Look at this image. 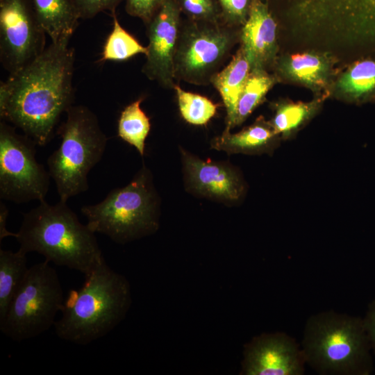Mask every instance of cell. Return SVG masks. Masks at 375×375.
<instances>
[{"instance_id": "cell-27", "label": "cell", "mask_w": 375, "mask_h": 375, "mask_svg": "<svg viewBox=\"0 0 375 375\" xmlns=\"http://www.w3.org/2000/svg\"><path fill=\"white\" fill-rule=\"evenodd\" d=\"M221 8V22L228 26L244 25L252 0H217Z\"/></svg>"}, {"instance_id": "cell-6", "label": "cell", "mask_w": 375, "mask_h": 375, "mask_svg": "<svg viewBox=\"0 0 375 375\" xmlns=\"http://www.w3.org/2000/svg\"><path fill=\"white\" fill-rule=\"evenodd\" d=\"M81 211L94 232L118 244L153 233L158 228V198L150 171L143 166L131 181Z\"/></svg>"}, {"instance_id": "cell-7", "label": "cell", "mask_w": 375, "mask_h": 375, "mask_svg": "<svg viewBox=\"0 0 375 375\" xmlns=\"http://www.w3.org/2000/svg\"><path fill=\"white\" fill-rule=\"evenodd\" d=\"M65 298L56 269L44 260L28 268L0 320V330L21 342L49 330L61 312Z\"/></svg>"}, {"instance_id": "cell-9", "label": "cell", "mask_w": 375, "mask_h": 375, "mask_svg": "<svg viewBox=\"0 0 375 375\" xmlns=\"http://www.w3.org/2000/svg\"><path fill=\"white\" fill-rule=\"evenodd\" d=\"M228 26L189 20L180 31L174 57L175 78L195 84L211 81L234 43Z\"/></svg>"}, {"instance_id": "cell-2", "label": "cell", "mask_w": 375, "mask_h": 375, "mask_svg": "<svg viewBox=\"0 0 375 375\" xmlns=\"http://www.w3.org/2000/svg\"><path fill=\"white\" fill-rule=\"evenodd\" d=\"M94 233L65 201L44 200L24 214L15 238L24 253L37 252L49 262L85 275L105 259Z\"/></svg>"}, {"instance_id": "cell-24", "label": "cell", "mask_w": 375, "mask_h": 375, "mask_svg": "<svg viewBox=\"0 0 375 375\" xmlns=\"http://www.w3.org/2000/svg\"><path fill=\"white\" fill-rule=\"evenodd\" d=\"M112 16V28L103 45L101 60L124 61L137 54L146 56L147 47L142 46L121 26L115 12Z\"/></svg>"}, {"instance_id": "cell-21", "label": "cell", "mask_w": 375, "mask_h": 375, "mask_svg": "<svg viewBox=\"0 0 375 375\" xmlns=\"http://www.w3.org/2000/svg\"><path fill=\"white\" fill-rule=\"evenodd\" d=\"M320 105L319 100L276 103L275 113L270 122L282 139H288L317 113Z\"/></svg>"}, {"instance_id": "cell-4", "label": "cell", "mask_w": 375, "mask_h": 375, "mask_svg": "<svg viewBox=\"0 0 375 375\" xmlns=\"http://www.w3.org/2000/svg\"><path fill=\"white\" fill-rule=\"evenodd\" d=\"M306 363L320 374L368 375L373 369L362 318L334 310L307 319L301 346Z\"/></svg>"}, {"instance_id": "cell-8", "label": "cell", "mask_w": 375, "mask_h": 375, "mask_svg": "<svg viewBox=\"0 0 375 375\" xmlns=\"http://www.w3.org/2000/svg\"><path fill=\"white\" fill-rule=\"evenodd\" d=\"M36 143L0 122V198L16 203L45 200L49 171L35 158Z\"/></svg>"}, {"instance_id": "cell-13", "label": "cell", "mask_w": 375, "mask_h": 375, "mask_svg": "<svg viewBox=\"0 0 375 375\" xmlns=\"http://www.w3.org/2000/svg\"><path fill=\"white\" fill-rule=\"evenodd\" d=\"M181 153L187 186L192 192L226 203L241 199L244 183L232 166L203 160L183 149Z\"/></svg>"}, {"instance_id": "cell-16", "label": "cell", "mask_w": 375, "mask_h": 375, "mask_svg": "<svg viewBox=\"0 0 375 375\" xmlns=\"http://www.w3.org/2000/svg\"><path fill=\"white\" fill-rule=\"evenodd\" d=\"M250 73L249 62L240 47L228 65L211 78L226 108V131L235 127L238 103Z\"/></svg>"}, {"instance_id": "cell-19", "label": "cell", "mask_w": 375, "mask_h": 375, "mask_svg": "<svg viewBox=\"0 0 375 375\" xmlns=\"http://www.w3.org/2000/svg\"><path fill=\"white\" fill-rule=\"evenodd\" d=\"M26 253L0 249V320L4 317L28 269Z\"/></svg>"}, {"instance_id": "cell-22", "label": "cell", "mask_w": 375, "mask_h": 375, "mask_svg": "<svg viewBox=\"0 0 375 375\" xmlns=\"http://www.w3.org/2000/svg\"><path fill=\"white\" fill-rule=\"evenodd\" d=\"M143 99L140 97L126 106L121 112L117 123L118 136L133 146L142 156L151 128L149 118L140 107Z\"/></svg>"}, {"instance_id": "cell-30", "label": "cell", "mask_w": 375, "mask_h": 375, "mask_svg": "<svg viewBox=\"0 0 375 375\" xmlns=\"http://www.w3.org/2000/svg\"><path fill=\"white\" fill-rule=\"evenodd\" d=\"M362 322L371 349L375 353V299L369 303Z\"/></svg>"}, {"instance_id": "cell-18", "label": "cell", "mask_w": 375, "mask_h": 375, "mask_svg": "<svg viewBox=\"0 0 375 375\" xmlns=\"http://www.w3.org/2000/svg\"><path fill=\"white\" fill-rule=\"evenodd\" d=\"M329 69L327 59L314 53L292 55L280 65L283 75L315 89L327 84Z\"/></svg>"}, {"instance_id": "cell-23", "label": "cell", "mask_w": 375, "mask_h": 375, "mask_svg": "<svg viewBox=\"0 0 375 375\" xmlns=\"http://www.w3.org/2000/svg\"><path fill=\"white\" fill-rule=\"evenodd\" d=\"M275 82L266 71H251L240 97L234 126H240L262 103Z\"/></svg>"}, {"instance_id": "cell-20", "label": "cell", "mask_w": 375, "mask_h": 375, "mask_svg": "<svg viewBox=\"0 0 375 375\" xmlns=\"http://www.w3.org/2000/svg\"><path fill=\"white\" fill-rule=\"evenodd\" d=\"M339 93L351 101L367 99L375 92V61L364 60L353 65L340 78Z\"/></svg>"}, {"instance_id": "cell-10", "label": "cell", "mask_w": 375, "mask_h": 375, "mask_svg": "<svg viewBox=\"0 0 375 375\" xmlns=\"http://www.w3.org/2000/svg\"><path fill=\"white\" fill-rule=\"evenodd\" d=\"M46 35L30 0H0V61L9 74L42 53Z\"/></svg>"}, {"instance_id": "cell-1", "label": "cell", "mask_w": 375, "mask_h": 375, "mask_svg": "<svg viewBox=\"0 0 375 375\" xmlns=\"http://www.w3.org/2000/svg\"><path fill=\"white\" fill-rule=\"evenodd\" d=\"M71 38L51 42L32 62L0 83V117L37 145L53 138L61 115L74 101L75 53Z\"/></svg>"}, {"instance_id": "cell-5", "label": "cell", "mask_w": 375, "mask_h": 375, "mask_svg": "<svg viewBox=\"0 0 375 375\" xmlns=\"http://www.w3.org/2000/svg\"><path fill=\"white\" fill-rule=\"evenodd\" d=\"M57 133L60 144L47 163L60 200L67 202L88 190V174L101 160L108 139L97 116L83 105L68 108Z\"/></svg>"}, {"instance_id": "cell-12", "label": "cell", "mask_w": 375, "mask_h": 375, "mask_svg": "<svg viewBox=\"0 0 375 375\" xmlns=\"http://www.w3.org/2000/svg\"><path fill=\"white\" fill-rule=\"evenodd\" d=\"M306 360L301 348L284 333L262 334L244 349L242 374L246 375H301Z\"/></svg>"}, {"instance_id": "cell-26", "label": "cell", "mask_w": 375, "mask_h": 375, "mask_svg": "<svg viewBox=\"0 0 375 375\" xmlns=\"http://www.w3.org/2000/svg\"><path fill=\"white\" fill-rule=\"evenodd\" d=\"M189 20L219 23L221 8L217 0H174Z\"/></svg>"}, {"instance_id": "cell-29", "label": "cell", "mask_w": 375, "mask_h": 375, "mask_svg": "<svg viewBox=\"0 0 375 375\" xmlns=\"http://www.w3.org/2000/svg\"><path fill=\"white\" fill-rule=\"evenodd\" d=\"M167 0H125V10L148 24Z\"/></svg>"}, {"instance_id": "cell-15", "label": "cell", "mask_w": 375, "mask_h": 375, "mask_svg": "<svg viewBox=\"0 0 375 375\" xmlns=\"http://www.w3.org/2000/svg\"><path fill=\"white\" fill-rule=\"evenodd\" d=\"M280 138L270 122L259 117L253 124L237 133L224 130L210 144L212 148L228 154H271L277 148Z\"/></svg>"}, {"instance_id": "cell-11", "label": "cell", "mask_w": 375, "mask_h": 375, "mask_svg": "<svg viewBox=\"0 0 375 375\" xmlns=\"http://www.w3.org/2000/svg\"><path fill=\"white\" fill-rule=\"evenodd\" d=\"M181 12L167 0L146 24L149 40L142 72L165 88L174 87V57L181 28Z\"/></svg>"}, {"instance_id": "cell-17", "label": "cell", "mask_w": 375, "mask_h": 375, "mask_svg": "<svg viewBox=\"0 0 375 375\" xmlns=\"http://www.w3.org/2000/svg\"><path fill=\"white\" fill-rule=\"evenodd\" d=\"M30 2L51 42L72 37L80 19L72 0H30Z\"/></svg>"}, {"instance_id": "cell-3", "label": "cell", "mask_w": 375, "mask_h": 375, "mask_svg": "<svg viewBox=\"0 0 375 375\" xmlns=\"http://www.w3.org/2000/svg\"><path fill=\"white\" fill-rule=\"evenodd\" d=\"M85 276L83 285L65 299L61 317L53 326L59 338L78 345L109 333L124 319L131 303L128 281L105 259Z\"/></svg>"}, {"instance_id": "cell-31", "label": "cell", "mask_w": 375, "mask_h": 375, "mask_svg": "<svg viewBox=\"0 0 375 375\" xmlns=\"http://www.w3.org/2000/svg\"><path fill=\"white\" fill-rule=\"evenodd\" d=\"M8 217V209L2 203H0V243L1 244L2 240L8 236L16 237V233H12L7 230L6 228V222L7 218Z\"/></svg>"}, {"instance_id": "cell-25", "label": "cell", "mask_w": 375, "mask_h": 375, "mask_svg": "<svg viewBox=\"0 0 375 375\" xmlns=\"http://www.w3.org/2000/svg\"><path fill=\"white\" fill-rule=\"evenodd\" d=\"M174 89L181 115L189 124L205 125L215 115L218 105L208 98L185 91L178 85H175Z\"/></svg>"}, {"instance_id": "cell-28", "label": "cell", "mask_w": 375, "mask_h": 375, "mask_svg": "<svg viewBox=\"0 0 375 375\" xmlns=\"http://www.w3.org/2000/svg\"><path fill=\"white\" fill-rule=\"evenodd\" d=\"M125 0H72L76 12L82 19L93 18L101 12H115L117 6Z\"/></svg>"}, {"instance_id": "cell-14", "label": "cell", "mask_w": 375, "mask_h": 375, "mask_svg": "<svg viewBox=\"0 0 375 375\" xmlns=\"http://www.w3.org/2000/svg\"><path fill=\"white\" fill-rule=\"evenodd\" d=\"M276 23L262 0H252L247 21L242 28V49L251 71H265L277 51Z\"/></svg>"}]
</instances>
